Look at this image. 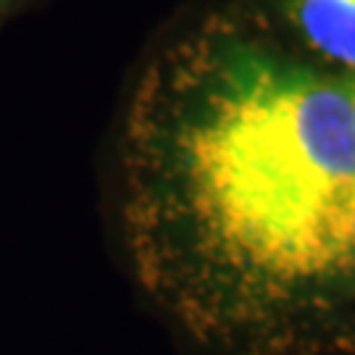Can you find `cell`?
<instances>
[{
    "label": "cell",
    "instance_id": "1",
    "mask_svg": "<svg viewBox=\"0 0 355 355\" xmlns=\"http://www.w3.org/2000/svg\"><path fill=\"white\" fill-rule=\"evenodd\" d=\"M132 271L184 334L290 355L355 308V71L211 21L145 71L121 121Z\"/></svg>",
    "mask_w": 355,
    "mask_h": 355
},
{
    "label": "cell",
    "instance_id": "3",
    "mask_svg": "<svg viewBox=\"0 0 355 355\" xmlns=\"http://www.w3.org/2000/svg\"><path fill=\"white\" fill-rule=\"evenodd\" d=\"M37 3H42V0H0V26L6 24V21H11V19H16L19 13L35 8Z\"/></svg>",
    "mask_w": 355,
    "mask_h": 355
},
{
    "label": "cell",
    "instance_id": "2",
    "mask_svg": "<svg viewBox=\"0 0 355 355\" xmlns=\"http://www.w3.org/2000/svg\"><path fill=\"white\" fill-rule=\"evenodd\" d=\"M290 16L318 55L355 71V0H292Z\"/></svg>",
    "mask_w": 355,
    "mask_h": 355
}]
</instances>
